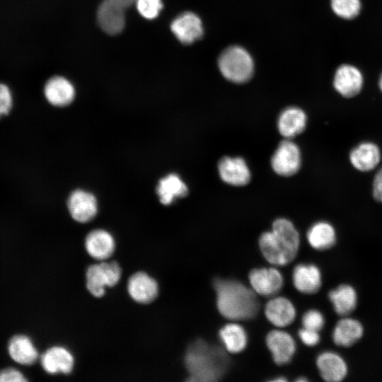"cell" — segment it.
I'll return each instance as SVG.
<instances>
[{
  "label": "cell",
  "instance_id": "cell-32",
  "mask_svg": "<svg viewBox=\"0 0 382 382\" xmlns=\"http://www.w3.org/2000/svg\"><path fill=\"white\" fill-rule=\"evenodd\" d=\"M12 105L13 98L9 88L0 83V118L10 112Z\"/></svg>",
  "mask_w": 382,
  "mask_h": 382
},
{
  "label": "cell",
  "instance_id": "cell-29",
  "mask_svg": "<svg viewBox=\"0 0 382 382\" xmlns=\"http://www.w3.org/2000/svg\"><path fill=\"white\" fill-rule=\"evenodd\" d=\"M332 12L339 18L345 20L355 18L361 10V0H330Z\"/></svg>",
  "mask_w": 382,
  "mask_h": 382
},
{
  "label": "cell",
  "instance_id": "cell-1",
  "mask_svg": "<svg viewBox=\"0 0 382 382\" xmlns=\"http://www.w3.org/2000/svg\"><path fill=\"white\" fill-rule=\"evenodd\" d=\"M219 313L231 321L255 318L259 310L257 294L241 282L217 278L213 282Z\"/></svg>",
  "mask_w": 382,
  "mask_h": 382
},
{
  "label": "cell",
  "instance_id": "cell-19",
  "mask_svg": "<svg viewBox=\"0 0 382 382\" xmlns=\"http://www.w3.org/2000/svg\"><path fill=\"white\" fill-rule=\"evenodd\" d=\"M364 334V325L359 320L349 316H344L335 324L332 332V340L337 346L349 347L359 341Z\"/></svg>",
  "mask_w": 382,
  "mask_h": 382
},
{
  "label": "cell",
  "instance_id": "cell-17",
  "mask_svg": "<svg viewBox=\"0 0 382 382\" xmlns=\"http://www.w3.org/2000/svg\"><path fill=\"white\" fill-rule=\"evenodd\" d=\"M170 29L183 44H191L199 40L204 32L201 19L192 12H184L178 15L172 21Z\"/></svg>",
  "mask_w": 382,
  "mask_h": 382
},
{
  "label": "cell",
  "instance_id": "cell-11",
  "mask_svg": "<svg viewBox=\"0 0 382 382\" xmlns=\"http://www.w3.org/2000/svg\"><path fill=\"white\" fill-rule=\"evenodd\" d=\"M265 342L273 361L277 365L290 362L296 352V345L294 339L289 333L280 329L269 332Z\"/></svg>",
  "mask_w": 382,
  "mask_h": 382
},
{
  "label": "cell",
  "instance_id": "cell-33",
  "mask_svg": "<svg viewBox=\"0 0 382 382\" xmlns=\"http://www.w3.org/2000/svg\"><path fill=\"white\" fill-rule=\"evenodd\" d=\"M299 337L308 347L317 345L320 341V332L302 328L299 330Z\"/></svg>",
  "mask_w": 382,
  "mask_h": 382
},
{
  "label": "cell",
  "instance_id": "cell-10",
  "mask_svg": "<svg viewBox=\"0 0 382 382\" xmlns=\"http://www.w3.org/2000/svg\"><path fill=\"white\" fill-rule=\"evenodd\" d=\"M251 289L258 295L273 296L284 284L282 273L274 267H261L252 270L248 274Z\"/></svg>",
  "mask_w": 382,
  "mask_h": 382
},
{
  "label": "cell",
  "instance_id": "cell-12",
  "mask_svg": "<svg viewBox=\"0 0 382 382\" xmlns=\"http://www.w3.org/2000/svg\"><path fill=\"white\" fill-rule=\"evenodd\" d=\"M316 364L321 378L327 382H340L349 372L345 359L334 351L320 352L316 357Z\"/></svg>",
  "mask_w": 382,
  "mask_h": 382
},
{
  "label": "cell",
  "instance_id": "cell-25",
  "mask_svg": "<svg viewBox=\"0 0 382 382\" xmlns=\"http://www.w3.org/2000/svg\"><path fill=\"white\" fill-rule=\"evenodd\" d=\"M308 243L316 250L332 248L337 242V232L332 224L319 221L310 226L306 233Z\"/></svg>",
  "mask_w": 382,
  "mask_h": 382
},
{
  "label": "cell",
  "instance_id": "cell-8",
  "mask_svg": "<svg viewBox=\"0 0 382 382\" xmlns=\"http://www.w3.org/2000/svg\"><path fill=\"white\" fill-rule=\"evenodd\" d=\"M364 76L354 65H340L333 76L332 85L335 90L344 98H350L357 96L364 86Z\"/></svg>",
  "mask_w": 382,
  "mask_h": 382
},
{
  "label": "cell",
  "instance_id": "cell-2",
  "mask_svg": "<svg viewBox=\"0 0 382 382\" xmlns=\"http://www.w3.org/2000/svg\"><path fill=\"white\" fill-rule=\"evenodd\" d=\"M258 243L261 253L269 263L284 266L296 257L300 236L291 221L279 218L272 223L271 231L260 235Z\"/></svg>",
  "mask_w": 382,
  "mask_h": 382
},
{
  "label": "cell",
  "instance_id": "cell-24",
  "mask_svg": "<svg viewBox=\"0 0 382 382\" xmlns=\"http://www.w3.org/2000/svg\"><path fill=\"white\" fill-rule=\"evenodd\" d=\"M47 101L55 106L69 105L74 98L75 90L70 81L62 76L50 79L44 88Z\"/></svg>",
  "mask_w": 382,
  "mask_h": 382
},
{
  "label": "cell",
  "instance_id": "cell-13",
  "mask_svg": "<svg viewBox=\"0 0 382 382\" xmlns=\"http://www.w3.org/2000/svg\"><path fill=\"white\" fill-rule=\"evenodd\" d=\"M42 369L50 374H69L74 367L75 360L69 349L61 345L48 348L41 356Z\"/></svg>",
  "mask_w": 382,
  "mask_h": 382
},
{
  "label": "cell",
  "instance_id": "cell-30",
  "mask_svg": "<svg viewBox=\"0 0 382 382\" xmlns=\"http://www.w3.org/2000/svg\"><path fill=\"white\" fill-rule=\"evenodd\" d=\"M135 4L139 13L147 19L156 18L163 8L161 0H136Z\"/></svg>",
  "mask_w": 382,
  "mask_h": 382
},
{
  "label": "cell",
  "instance_id": "cell-4",
  "mask_svg": "<svg viewBox=\"0 0 382 382\" xmlns=\"http://www.w3.org/2000/svg\"><path fill=\"white\" fill-rule=\"evenodd\" d=\"M218 64L222 75L233 83L248 81L254 70L253 58L240 46L226 48L219 56Z\"/></svg>",
  "mask_w": 382,
  "mask_h": 382
},
{
  "label": "cell",
  "instance_id": "cell-35",
  "mask_svg": "<svg viewBox=\"0 0 382 382\" xmlns=\"http://www.w3.org/2000/svg\"><path fill=\"white\" fill-rule=\"evenodd\" d=\"M372 195L376 202L382 204V167L374 175L372 184Z\"/></svg>",
  "mask_w": 382,
  "mask_h": 382
},
{
  "label": "cell",
  "instance_id": "cell-5",
  "mask_svg": "<svg viewBox=\"0 0 382 382\" xmlns=\"http://www.w3.org/2000/svg\"><path fill=\"white\" fill-rule=\"evenodd\" d=\"M122 268L115 260H105L89 265L85 274L86 287L96 298L105 294L106 288L116 286L121 279Z\"/></svg>",
  "mask_w": 382,
  "mask_h": 382
},
{
  "label": "cell",
  "instance_id": "cell-34",
  "mask_svg": "<svg viewBox=\"0 0 382 382\" xmlns=\"http://www.w3.org/2000/svg\"><path fill=\"white\" fill-rule=\"evenodd\" d=\"M27 379L18 370L8 368L0 371V382H22Z\"/></svg>",
  "mask_w": 382,
  "mask_h": 382
},
{
  "label": "cell",
  "instance_id": "cell-14",
  "mask_svg": "<svg viewBox=\"0 0 382 382\" xmlns=\"http://www.w3.org/2000/svg\"><path fill=\"white\" fill-rule=\"evenodd\" d=\"M84 247L87 254L98 262L110 259L114 254L116 243L112 235L104 229H95L86 236Z\"/></svg>",
  "mask_w": 382,
  "mask_h": 382
},
{
  "label": "cell",
  "instance_id": "cell-36",
  "mask_svg": "<svg viewBox=\"0 0 382 382\" xmlns=\"http://www.w3.org/2000/svg\"><path fill=\"white\" fill-rule=\"evenodd\" d=\"M378 88L380 89V91H381L382 93V73L380 75V77L378 79Z\"/></svg>",
  "mask_w": 382,
  "mask_h": 382
},
{
  "label": "cell",
  "instance_id": "cell-38",
  "mask_svg": "<svg viewBox=\"0 0 382 382\" xmlns=\"http://www.w3.org/2000/svg\"><path fill=\"white\" fill-rule=\"evenodd\" d=\"M296 381H306L307 379L305 378L301 377L300 378H297Z\"/></svg>",
  "mask_w": 382,
  "mask_h": 382
},
{
  "label": "cell",
  "instance_id": "cell-27",
  "mask_svg": "<svg viewBox=\"0 0 382 382\" xmlns=\"http://www.w3.org/2000/svg\"><path fill=\"white\" fill-rule=\"evenodd\" d=\"M219 336L225 350L228 353L237 354L242 352L248 343L245 329L235 321L224 325L219 330Z\"/></svg>",
  "mask_w": 382,
  "mask_h": 382
},
{
  "label": "cell",
  "instance_id": "cell-22",
  "mask_svg": "<svg viewBox=\"0 0 382 382\" xmlns=\"http://www.w3.org/2000/svg\"><path fill=\"white\" fill-rule=\"evenodd\" d=\"M307 120V115L302 109L289 107L280 113L277 120V129L284 138L291 139L304 131Z\"/></svg>",
  "mask_w": 382,
  "mask_h": 382
},
{
  "label": "cell",
  "instance_id": "cell-6",
  "mask_svg": "<svg viewBox=\"0 0 382 382\" xmlns=\"http://www.w3.org/2000/svg\"><path fill=\"white\" fill-rule=\"evenodd\" d=\"M136 0H103L98 7L97 20L103 31L110 35L120 33L125 24V13Z\"/></svg>",
  "mask_w": 382,
  "mask_h": 382
},
{
  "label": "cell",
  "instance_id": "cell-15",
  "mask_svg": "<svg viewBox=\"0 0 382 382\" xmlns=\"http://www.w3.org/2000/svg\"><path fill=\"white\" fill-rule=\"evenodd\" d=\"M218 171L221 179L233 186L247 185L251 178L250 170L241 157L224 156L218 163Z\"/></svg>",
  "mask_w": 382,
  "mask_h": 382
},
{
  "label": "cell",
  "instance_id": "cell-26",
  "mask_svg": "<svg viewBox=\"0 0 382 382\" xmlns=\"http://www.w3.org/2000/svg\"><path fill=\"white\" fill-rule=\"evenodd\" d=\"M8 351L14 361L23 365L33 364L38 358V352L33 342L23 335H15L11 339Z\"/></svg>",
  "mask_w": 382,
  "mask_h": 382
},
{
  "label": "cell",
  "instance_id": "cell-7",
  "mask_svg": "<svg viewBox=\"0 0 382 382\" xmlns=\"http://www.w3.org/2000/svg\"><path fill=\"white\" fill-rule=\"evenodd\" d=\"M301 166V154L297 144L286 139L282 141L271 158V166L278 175L285 177L296 174Z\"/></svg>",
  "mask_w": 382,
  "mask_h": 382
},
{
  "label": "cell",
  "instance_id": "cell-3",
  "mask_svg": "<svg viewBox=\"0 0 382 382\" xmlns=\"http://www.w3.org/2000/svg\"><path fill=\"white\" fill-rule=\"evenodd\" d=\"M184 362L190 381L210 382L220 379L227 370L228 359L225 352L202 340L192 343Z\"/></svg>",
  "mask_w": 382,
  "mask_h": 382
},
{
  "label": "cell",
  "instance_id": "cell-23",
  "mask_svg": "<svg viewBox=\"0 0 382 382\" xmlns=\"http://www.w3.org/2000/svg\"><path fill=\"white\" fill-rule=\"evenodd\" d=\"M328 299L335 312L340 317L349 316L358 304V294L350 284H342L330 290Z\"/></svg>",
  "mask_w": 382,
  "mask_h": 382
},
{
  "label": "cell",
  "instance_id": "cell-20",
  "mask_svg": "<svg viewBox=\"0 0 382 382\" xmlns=\"http://www.w3.org/2000/svg\"><path fill=\"white\" fill-rule=\"evenodd\" d=\"M292 282L294 287L304 294H313L322 286V273L314 264H299L293 270Z\"/></svg>",
  "mask_w": 382,
  "mask_h": 382
},
{
  "label": "cell",
  "instance_id": "cell-28",
  "mask_svg": "<svg viewBox=\"0 0 382 382\" xmlns=\"http://www.w3.org/2000/svg\"><path fill=\"white\" fill-rule=\"evenodd\" d=\"M156 192L160 202L169 205L175 198L186 196L188 187L178 175L170 173L159 180Z\"/></svg>",
  "mask_w": 382,
  "mask_h": 382
},
{
  "label": "cell",
  "instance_id": "cell-18",
  "mask_svg": "<svg viewBox=\"0 0 382 382\" xmlns=\"http://www.w3.org/2000/svg\"><path fill=\"white\" fill-rule=\"evenodd\" d=\"M67 205L71 217L79 223L92 220L98 212L95 196L82 190H76L71 194Z\"/></svg>",
  "mask_w": 382,
  "mask_h": 382
},
{
  "label": "cell",
  "instance_id": "cell-9",
  "mask_svg": "<svg viewBox=\"0 0 382 382\" xmlns=\"http://www.w3.org/2000/svg\"><path fill=\"white\" fill-rule=\"evenodd\" d=\"M129 297L136 303L149 304L158 296L159 286L157 281L144 271H137L128 279L127 284Z\"/></svg>",
  "mask_w": 382,
  "mask_h": 382
},
{
  "label": "cell",
  "instance_id": "cell-37",
  "mask_svg": "<svg viewBox=\"0 0 382 382\" xmlns=\"http://www.w3.org/2000/svg\"><path fill=\"white\" fill-rule=\"evenodd\" d=\"M286 381V379L285 378H283V377H278L277 378H273L272 380V381H274V382H275V381Z\"/></svg>",
  "mask_w": 382,
  "mask_h": 382
},
{
  "label": "cell",
  "instance_id": "cell-21",
  "mask_svg": "<svg viewBox=\"0 0 382 382\" xmlns=\"http://www.w3.org/2000/svg\"><path fill=\"white\" fill-rule=\"evenodd\" d=\"M296 313L293 303L284 296L270 299L265 307V315L267 320L278 328H283L291 324L295 319Z\"/></svg>",
  "mask_w": 382,
  "mask_h": 382
},
{
  "label": "cell",
  "instance_id": "cell-16",
  "mask_svg": "<svg viewBox=\"0 0 382 382\" xmlns=\"http://www.w3.org/2000/svg\"><path fill=\"white\" fill-rule=\"evenodd\" d=\"M349 160L357 170L369 172L375 169L381 162V151L376 143L364 141L351 149Z\"/></svg>",
  "mask_w": 382,
  "mask_h": 382
},
{
  "label": "cell",
  "instance_id": "cell-31",
  "mask_svg": "<svg viewBox=\"0 0 382 382\" xmlns=\"http://www.w3.org/2000/svg\"><path fill=\"white\" fill-rule=\"evenodd\" d=\"M302 325L303 328L320 332L324 327L325 318L318 310H308L302 316Z\"/></svg>",
  "mask_w": 382,
  "mask_h": 382
}]
</instances>
